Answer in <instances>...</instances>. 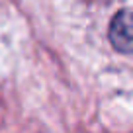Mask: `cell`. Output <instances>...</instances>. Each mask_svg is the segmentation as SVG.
<instances>
[{"label": "cell", "instance_id": "cell-1", "mask_svg": "<svg viewBox=\"0 0 133 133\" xmlns=\"http://www.w3.org/2000/svg\"><path fill=\"white\" fill-rule=\"evenodd\" d=\"M108 39L117 53H133V6L121 8L110 22Z\"/></svg>", "mask_w": 133, "mask_h": 133}]
</instances>
